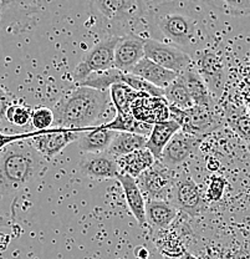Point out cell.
Wrapping results in <instances>:
<instances>
[{"label":"cell","mask_w":250,"mask_h":259,"mask_svg":"<svg viewBox=\"0 0 250 259\" xmlns=\"http://www.w3.org/2000/svg\"><path fill=\"white\" fill-rule=\"evenodd\" d=\"M45 171V158L28 140L0 151V221L23 190Z\"/></svg>","instance_id":"1"},{"label":"cell","mask_w":250,"mask_h":259,"mask_svg":"<svg viewBox=\"0 0 250 259\" xmlns=\"http://www.w3.org/2000/svg\"><path fill=\"white\" fill-rule=\"evenodd\" d=\"M110 91L77 86L64 95L54 106V126L66 130H87L110 106Z\"/></svg>","instance_id":"2"},{"label":"cell","mask_w":250,"mask_h":259,"mask_svg":"<svg viewBox=\"0 0 250 259\" xmlns=\"http://www.w3.org/2000/svg\"><path fill=\"white\" fill-rule=\"evenodd\" d=\"M151 23L160 36L182 50H194L199 39V28L194 16L182 9H169L168 4H155ZM187 53V51H185Z\"/></svg>","instance_id":"3"},{"label":"cell","mask_w":250,"mask_h":259,"mask_svg":"<svg viewBox=\"0 0 250 259\" xmlns=\"http://www.w3.org/2000/svg\"><path fill=\"white\" fill-rule=\"evenodd\" d=\"M169 120L176 121L184 134L203 139L222 126V120L217 115L214 106H193L188 110H179L169 106Z\"/></svg>","instance_id":"4"},{"label":"cell","mask_w":250,"mask_h":259,"mask_svg":"<svg viewBox=\"0 0 250 259\" xmlns=\"http://www.w3.org/2000/svg\"><path fill=\"white\" fill-rule=\"evenodd\" d=\"M120 39L121 36L118 35L107 36L86 51L81 61L75 67L72 80L80 85L91 74L106 71L115 67V50Z\"/></svg>","instance_id":"5"},{"label":"cell","mask_w":250,"mask_h":259,"mask_svg":"<svg viewBox=\"0 0 250 259\" xmlns=\"http://www.w3.org/2000/svg\"><path fill=\"white\" fill-rule=\"evenodd\" d=\"M177 177L178 176L176 171L156 160L147 171L136 178V182L143 196H146L147 201L169 202L172 188L176 183Z\"/></svg>","instance_id":"6"},{"label":"cell","mask_w":250,"mask_h":259,"mask_svg":"<svg viewBox=\"0 0 250 259\" xmlns=\"http://www.w3.org/2000/svg\"><path fill=\"white\" fill-rule=\"evenodd\" d=\"M169 202L176 207L177 210H181L189 217H197L208 206L201 187L189 176L177 177Z\"/></svg>","instance_id":"7"},{"label":"cell","mask_w":250,"mask_h":259,"mask_svg":"<svg viewBox=\"0 0 250 259\" xmlns=\"http://www.w3.org/2000/svg\"><path fill=\"white\" fill-rule=\"evenodd\" d=\"M144 58L165 67L177 75L183 74L193 66L190 55L174 45L161 42L155 39H147L144 45Z\"/></svg>","instance_id":"8"},{"label":"cell","mask_w":250,"mask_h":259,"mask_svg":"<svg viewBox=\"0 0 250 259\" xmlns=\"http://www.w3.org/2000/svg\"><path fill=\"white\" fill-rule=\"evenodd\" d=\"M201 142V137L184 134L179 130L167 144L158 161L168 168L176 171L197 152Z\"/></svg>","instance_id":"9"},{"label":"cell","mask_w":250,"mask_h":259,"mask_svg":"<svg viewBox=\"0 0 250 259\" xmlns=\"http://www.w3.org/2000/svg\"><path fill=\"white\" fill-rule=\"evenodd\" d=\"M87 130L51 127L49 130H44L41 134L31 139L30 142L45 160H50V158L55 157L58 153H60L67 145L77 141L82 132L87 131Z\"/></svg>","instance_id":"10"},{"label":"cell","mask_w":250,"mask_h":259,"mask_svg":"<svg viewBox=\"0 0 250 259\" xmlns=\"http://www.w3.org/2000/svg\"><path fill=\"white\" fill-rule=\"evenodd\" d=\"M131 115L139 122L155 125L169 120V105L165 97L139 94L131 106Z\"/></svg>","instance_id":"11"},{"label":"cell","mask_w":250,"mask_h":259,"mask_svg":"<svg viewBox=\"0 0 250 259\" xmlns=\"http://www.w3.org/2000/svg\"><path fill=\"white\" fill-rule=\"evenodd\" d=\"M146 40V37L136 34L121 36L115 50V67L125 74H130L139 60L144 58Z\"/></svg>","instance_id":"12"},{"label":"cell","mask_w":250,"mask_h":259,"mask_svg":"<svg viewBox=\"0 0 250 259\" xmlns=\"http://www.w3.org/2000/svg\"><path fill=\"white\" fill-rule=\"evenodd\" d=\"M92 5L105 19L118 23L141 16L144 12L146 3L134 0H97L93 2Z\"/></svg>","instance_id":"13"},{"label":"cell","mask_w":250,"mask_h":259,"mask_svg":"<svg viewBox=\"0 0 250 259\" xmlns=\"http://www.w3.org/2000/svg\"><path fill=\"white\" fill-rule=\"evenodd\" d=\"M79 168L85 176L95 180L117 178L121 174L117 160L107 152L97 153V155L86 153V156H83L80 161Z\"/></svg>","instance_id":"14"},{"label":"cell","mask_w":250,"mask_h":259,"mask_svg":"<svg viewBox=\"0 0 250 259\" xmlns=\"http://www.w3.org/2000/svg\"><path fill=\"white\" fill-rule=\"evenodd\" d=\"M116 135V131L104 128L101 127V125H96L88 128L87 131H83L77 141L83 152L97 155V153L107 152Z\"/></svg>","instance_id":"15"},{"label":"cell","mask_w":250,"mask_h":259,"mask_svg":"<svg viewBox=\"0 0 250 259\" xmlns=\"http://www.w3.org/2000/svg\"><path fill=\"white\" fill-rule=\"evenodd\" d=\"M116 180L122 186L123 193H125L126 201H127L128 207L132 212L133 217L136 218L139 226L146 225V198L143 193L139 190L136 180L128 175L121 172Z\"/></svg>","instance_id":"16"},{"label":"cell","mask_w":250,"mask_h":259,"mask_svg":"<svg viewBox=\"0 0 250 259\" xmlns=\"http://www.w3.org/2000/svg\"><path fill=\"white\" fill-rule=\"evenodd\" d=\"M178 215V210L168 201H146V223L153 231H165Z\"/></svg>","instance_id":"17"},{"label":"cell","mask_w":250,"mask_h":259,"mask_svg":"<svg viewBox=\"0 0 250 259\" xmlns=\"http://www.w3.org/2000/svg\"><path fill=\"white\" fill-rule=\"evenodd\" d=\"M130 74L142 77L147 82L152 83V85L157 86L160 89H166L167 86L171 85L178 77L176 72L169 71V70L160 66V65L153 63V61L146 58L139 60V63L131 70Z\"/></svg>","instance_id":"18"},{"label":"cell","mask_w":250,"mask_h":259,"mask_svg":"<svg viewBox=\"0 0 250 259\" xmlns=\"http://www.w3.org/2000/svg\"><path fill=\"white\" fill-rule=\"evenodd\" d=\"M179 77L183 81L185 89L195 106H214L211 91L194 66L185 70L183 74L179 75Z\"/></svg>","instance_id":"19"},{"label":"cell","mask_w":250,"mask_h":259,"mask_svg":"<svg viewBox=\"0 0 250 259\" xmlns=\"http://www.w3.org/2000/svg\"><path fill=\"white\" fill-rule=\"evenodd\" d=\"M179 130H181L179 125L173 120H168L165 121V122H158L153 125L151 135L147 137L146 148L149 150V152L152 153L156 160H160L167 144L171 141L172 137Z\"/></svg>","instance_id":"20"},{"label":"cell","mask_w":250,"mask_h":259,"mask_svg":"<svg viewBox=\"0 0 250 259\" xmlns=\"http://www.w3.org/2000/svg\"><path fill=\"white\" fill-rule=\"evenodd\" d=\"M116 160L120 171L122 174L133 177L134 180L141 176L156 162V158L146 147L134 151V152L123 156V157H118Z\"/></svg>","instance_id":"21"},{"label":"cell","mask_w":250,"mask_h":259,"mask_svg":"<svg viewBox=\"0 0 250 259\" xmlns=\"http://www.w3.org/2000/svg\"><path fill=\"white\" fill-rule=\"evenodd\" d=\"M195 69L207 83L209 91L211 88L219 89L223 81V66L216 54L204 53L198 61V67Z\"/></svg>","instance_id":"22"},{"label":"cell","mask_w":250,"mask_h":259,"mask_svg":"<svg viewBox=\"0 0 250 259\" xmlns=\"http://www.w3.org/2000/svg\"><path fill=\"white\" fill-rule=\"evenodd\" d=\"M147 137L139 135L128 134V132H117L116 137L110 145L107 153L114 156L115 158L123 157L126 155L134 152L137 150L146 147Z\"/></svg>","instance_id":"23"},{"label":"cell","mask_w":250,"mask_h":259,"mask_svg":"<svg viewBox=\"0 0 250 259\" xmlns=\"http://www.w3.org/2000/svg\"><path fill=\"white\" fill-rule=\"evenodd\" d=\"M101 127L112 130V131L116 132H128V134H134L139 135V136L148 137L152 131L153 125L149 123L139 122V121L134 120L133 116L131 113L128 115H120L116 113L114 118L109 122L101 123Z\"/></svg>","instance_id":"24"},{"label":"cell","mask_w":250,"mask_h":259,"mask_svg":"<svg viewBox=\"0 0 250 259\" xmlns=\"http://www.w3.org/2000/svg\"><path fill=\"white\" fill-rule=\"evenodd\" d=\"M139 93L132 90L130 86L123 82H118L110 88V99L116 107V113L128 115L131 113V106L137 99Z\"/></svg>","instance_id":"25"},{"label":"cell","mask_w":250,"mask_h":259,"mask_svg":"<svg viewBox=\"0 0 250 259\" xmlns=\"http://www.w3.org/2000/svg\"><path fill=\"white\" fill-rule=\"evenodd\" d=\"M163 97L169 106H174L179 110H188L194 106L179 75L171 85L163 89Z\"/></svg>","instance_id":"26"},{"label":"cell","mask_w":250,"mask_h":259,"mask_svg":"<svg viewBox=\"0 0 250 259\" xmlns=\"http://www.w3.org/2000/svg\"><path fill=\"white\" fill-rule=\"evenodd\" d=\"M122 74L123 72L117 70L116 67H112V69L106 70V71L91 74L90 76L86 77L77 86H86V88H91L100 91H110V88L112 85L122 82Z\"/></svg>","instance_id":"27"},{"label":"cell","mask_w":250,"mask_h":259,"mask_svg":"<svg viewBox=\"0 0 250 259\" xmlns=\"http://www.w3.org/2000/svg\"><path fill=\"white\" fill-rule=\"evenodd\" d=\"M122 82L130 86L131 89L139 94H146V95L153 97H163V89L157 88V86L152 85V83L147 82L142 77L136 76L133 74H122Z\"/></svg>","instance_id":"28"},{"label":"cell","mask_w":250,"mask_h":259,"mask_svg":"<svg viewBox=\"0 0 250 259\" xmlns=\"http://www.w3.org/2000/svg\"><path fill=\"white\" fill-rule=\"evenodd\" d=\"M156 244H157L158 250L162 253L163 258L181 257L182 254L187 252L181 239L177 238L176 236H172V234H167L163 238L157 239Z\"/></svg>","instance_id":"29"},{"label":"cell","mask_w":250,"mask_h":259,"mask_svg":"<svg viewBox=\"0 0 250 259\" xmlns=\"http://www.w3.org/2000/svg\"><path fill=\"white\" fill-rule=\"evenodd\" d=\"M31 112L33 110L30 107L13 104L12 106L8 107L7 112H5V118L15 126H25L31 121Z\"/></svg>","instance_id":"30"},{"label":"cell","mask_w":250,"mask_h":259,"mask_svg":"<svg viewBox=\"0 0 250 259\" xmlns=\"http://www.w3.org/2000/svg\"><path fill=\"white\" fill-rule=\"evenodd\" d=\"M31 123L36 131H44L49 130L54 125V113L53 110L46 106L35 107L31 112Z\"/></svg>","instance_id":"31"},{"label":"cell","mask_w":250,"mask_h":259,"mask_svg":"<svg viewBox=\"0 0 250 259\" xmlns=\"http://www.w3.org/2000/svg\"><path fill=\"white\" fill-rule=\"evenodd\" d=\"M228 123L241 139L250 145V116L248 113H239L230 116Z\"/></svg>","instance_id":"32"},{"label":"cell","mask_w":250,"mask_h":259,"mask_svg":"<svg viewBox=\"0 0 250 259\" xmlns=\"http://www.w3.org/2000/svg\"><path fill=\"white\" fill-rule=\"evenodd\" d=\"M213 4L230 15L238 16L250 14V0H238V2L225 0V2H217Z\"/></svg>","instance_id":"33"},{"label":"cell","mask_w":250,"mask_h":259,"mask_svg":"<svg viewBox=\"0 0 250 259\" xmlns=\"http://www.w3.org/2000/svg\"><path fill=\"white\" fill-rule=\"evenodd\" d=\"M227 187V180L224 177L213 176L209 182L208 190H207V201L218 202L222 199L224 190Z\"/></svg>","instance_id":"34"},{"label":"cell","mask_w":250,"mask_h":259,"mask_svg":"<svg viewBox=\"0 0 250 259\" xmlns=\"http://www.w3.org/2000/svg\"><path fill=\"white\" fill-rule=\"evenodd\" d=\"M41 132L42 131H36V130H34V131L31 132H25V134H13V135L2 134V132H0V151H2L3 148L7 147V146L14 144V142L25 141V140L34 139L35 136L40 135Z\"/></svg>","instance_id":"35"},{"label":"cell","mask_w":250,"mask_h":259,"mask_svg":"<svg viewBox=\"0 0 250 259\" xmlns=\"http://www.w3.org/2000/svg\"><path fill=\"white\" fill-rule=\"evenodd\" d=\"M13 101L10 96L8 95L7 91L0 86V118L5 117V112H7L8 107L12 106Z\"/></svg>","instance_id":"36"},{"label":"cell","mask_w":250,"mask_h":259,"mask_svg":"<svg viewBox=\"0 0 250 259\" xmlns=\"http://www.w3.org/2000/svg\"><path fill=\"white\" fill-rule=\"evenodd\" d=\"M14 5H17V3H13V2H0V18H2L3 13H4L5 10L8 9V8L14 7Z\"/></svg>","instance_id":"37"},{"label":"cell","mask_w":250,"mask_h":259,"mask_svg":"<svg viewBox=\"0 0 250 259\" xmlns=\"http://www.w3.org/2000/svg\"><path fill=\"white\" fill-rule=\"evenodd\" d=\"M163 259H198V258H195L194 255L190 254L189 252H185L184 254L181 255V257H177V258H163Z\"/></svg>","instance_id":"38"},{"label":"cell","mask_w":250,"mask_h":259,"mask_svg":"<svg viewBox=\"0 0 250 259\" xmlns=\"http://www.w3.org/2000/svg\"><path fill=\"white\" fill-rule=\"evenodd\" d=\"M246 111H248V115L250 116V99H249L248 104H246Z\"/></svg>","instance_id":"39"},{"label":"cell","mask_w":250,"mask_h":259,"mask_svg":"<svg viewBox=\"0 0 250 259\" xmlns=\"http://www.w3.org/2000/svg\"><path fill=\"white\" fill-rule=\"evenodd\" d=\"M3 226H5V225H4V223L2 222V221H0V227H3Z\"/></svg>","instance_id":"40"}]
</instances>
